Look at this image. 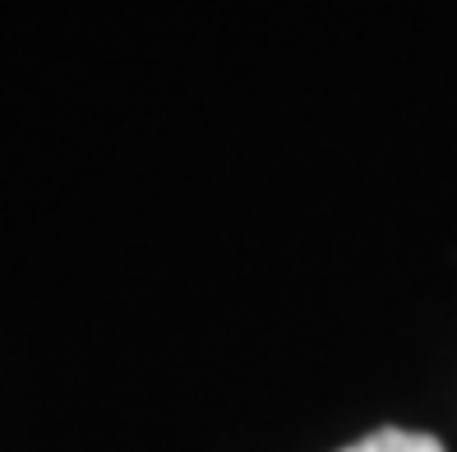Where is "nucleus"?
<instances>
[{"instance_id": "1", "label": "nucleus", "mask_w": 457, "mask_h": 452, "mask_svg": "<svg viewBox=\"0 0 457 452\" xmlns=\"http://www.w3.org/2000/svg\"><path fill=\"white\" fill-rule=\"evenodd\" d=\"M337 452H444V443L435 434H420V430H397V424H388V430H374L356 443H346Z\"/></svg>"}]
</instances>
